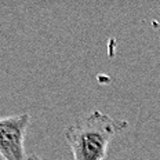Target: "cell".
I'll return each instance as SVG.
<instances>
[{
    "label": "cell",
    "mask_w": 160,
    "mask_h": 160,
    "mask_svg": "<svg viewBox=\"0 0 160 160\" xmlns=\"http://www.w3.org/2000/svg\"><path fill=\"white\" fill-rule=\"evenodd\" d=\"M28 160H42V159H40L38 155H35V153H33V155H29L28 156Z\"/></svg>",
    "instance_id": "3"
},
{
    "label": "cell",
    "mask_w": 160,
    "mask_h": 160,
    "mask_svg": "<svg viewBox=\"0 0 160 160\" xmlns=\"http://www.w3.org/2000/svg\"><path fill=\"white\" fill-rule=\"evenodd\" d=\"M29 123L28 112L0 118V156L4 160H28L25 137Z\"/></svg>",
    "instance_id": "2"
},
{
    "label": "cell",
    "mask_w": 160,
    "mask_h": 160,
    "mask_svg": "<svg viewBox=\"0 0 160 160\" xmlns=\"http://www.w3.org/2000/svg\"><path fill=\"white\" fill-rule=\"evenodd\" d=\"M127 127L126 120L92 111L68 126L64 135L73 160H105L111 141Z\"/></svg>",
    "instance_id": "1"
}]
</instances>
